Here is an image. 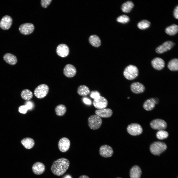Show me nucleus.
<instances>
[{"instance_id":"nucleus-1","label":"nucleus","mask_w":178,"mask_h":178,"mask_svg":"<svg viewBox=\"0 0 178 178\" xmlns=\"http://www.w3.org/2000/svg\"><path fill=\"white\" fill-rule=\"evenodd\" d=\"M70 162L67 159L62 158L54 161L51 168L52 172L54 175L61 176L66 172L69 168Z\"/></svg>"},{"instance_id":"nucleus-2","label":"nucleus","mask_w":178,"mask_h":178,"mask_svg":"<svg viewBox=\"0 0 178 178\" xmlns=\"http://www.w3.org/2000/svg\"><path fill=\"white\" fill-rule=\"evenodd\" d=\"M138 70L136 67L129 65L125 68L123 72L124 77L127 79L132 80L135 79L138 75Z\"/></svg>"},{"instance_id":"nucleus-3","label":"nucleus","mask_w":178,"mask_h":178,"mask_svg":"<svg viewBox=\"0 0 178 178\" xmlns=\"http://www.w3.org/2000/svg\"><path fill=\"white\" fill-rule=\"evenodd\" d=\"M167 147L166 145L163 142L160 141L155 142L150 145V150L153 154L159 156L160 154L166 150Z\"/></svg>"},{"instance_id":"nucleus-4","label":"nucleus","mask_w":178,"mask_h":178,"mask_svg":"<svg viewBox=\"0 0 178 178\" xmlns=\"http://www.w3.org/2000/svg\"><path fill=\"white\" fill-rule=\"evenodd\" d=\"M102 123L101 118L96 115L90 116L88 119V123L90 128L93 130L98 129L101 127Z\"/></svg>"},{"instance_id":"nucleus-5","label":"nucleus","mask_w":178,"mask_h":178,"mask_svg":"<svg viewBox=\"0 0 178 178\" xmlns=\"http://www.w3.org/2000/svg\"><path fill=\"white\" fill-rule=\"evenodd\" d=\"M49 88L46 85L42 84L37 86L35 89L34 94L35 96L39 99L45 97L49 91Z\"/></svg>"},{"instance_id":"nucleus-6","label":"nucleus","mask_w":178,"mask_h":178,"mask_svg":"<svg viewBox=\"0 0 178 178\" xmlns=\"http://www.w3.org/2000/svg\"><path fill=\"white\" fill-rule=\"evenodd\" d=\"M127 130L129 134L133 136L139 135L143 131L141 126L136 123H132L129 125L127 128Z\"/></svg>"},{"instance_id":"nucleus-7","label":"nucleus","mask_w":178,"mask_h":178,"mask_svg":"<svg viewBox=\"0 0 178 178\" xmlns=\"http://www.w3.org/2000/svg\"><path fill=\"white\" fill-rule=\"evenodd\" d=\"M99 152L100 155L105 158L111 157L113 153L112 148L110 146L107 145H103L101 146Z\"/></svg>"},{"instance_id":"nucleus-8","label":"nucleus","mask_w":178,"mask_h":178,"mask_svg":"<svg viewBox=\"0 0 178 178\" xmlns=\"http://www.w3.org/2000/svg\"><path fill=\"white\" fill-rule=\"evenodd\" d=\"M175 44L172 41H166L157 47L156 49V51L158 54L163 53L170 50Z\"/></svg>"},{"instance_id":"nucleus-9","label":"nucleus","mask_w":178,"mask_h":178,"mask_svg":"<svg viewBox=\"0 0 178 178\" xmlns=\"http://www.w3.org/2000/svg\"><path fill=\"white\" fill-rule=\"evenodd\" d=\"M150 125L153 129L160 130L165 129L167 124L164 120L161 119H156L151 122Z\"/></svg>"},{"instance_id":"nucleus-10","label":"nucleus","mask_w":178,"mask_h":178,"mask_svg":"<svg viewBox=\"0 0 178 178\" xmlns=\"http://www.w3.org/2000/svg\"><path fill=\"white\" fill-rule=\"evenodd\" d=\"M93 104L96 108L101 109L105 108L107 106L108 102L106 98L100 96L97 98L94 99Z\"/></svg>"},{"instance_id":"nucleus-11","label":"nucleus","mask_w":178,"mask_h":178,"mask_svg":"<svg viewBox=\"0 0 178 178\" xmlns=\"http://www.w3.org/2000/svg\"><path fill=\"white\" fill-rule=\"evenodd\" d=\"M34 29V25L31 23H25L21 24L19 28L20 32L24 35H28L33 32Z\"/></svg>"},{"instance_id":"nucleus-12","label":"nucleus","mask_w":178,"mask_h":178,"mask_svg":"<svg viewBox=\"0 0 178 178\" xmlns=\"http://www.w3.org/2000/svg\"><path fill=\"white\" fill-rule=\"evenodd\" d=\"M69 49L67 45L64 44H61L58 45L56 49L57 54L62 57H65L69 54Z\"/></svg>"},{"instance_id":"nucleus-13","label":"nucleus","mask_w":178,"mask_h":178,"mask_svg":"<svg viewBox=\"0 0 178 178\" xmlns=\"http://www.w3.org/2000/svg\"><path fill=\"white\" fill-rule=\"evenodd\" d=\"M77 70L75 67L71 64L66 65L63 69V73L66 77L71 78L74 76L76 75Z\"/></svg>"},{"instance_id":"nucleus-14","label":"nucleus","mask_w":178,"mask_h":178,"mask_svg":"<svg viewBox=\"0 0 178 178\" xmlns=\"http://www.w3.org/2000/svg\"><path fill=\"white\" fill-rule=\"evenodd\" d=\"M70 146V141L67 138H62L59 142L58 148L62 152H65L69 150Z\"/></svg>"},{"instance_id":"nucleus-15","label":"nucleus","mask_w":178,"mask_h":178,"mask_svg":"<svg viewBox=\"0 0 178 178\" xmlns=\"http://www.w3.org/2000/svg\"><path fill=\"white\" fill-rule=\"evenodd\" d=\"M12 18L8 15H5L3 17L0 21V27L4 30L9 29L12 23Z\"/></svg>"},{"instance_id":"nucleus-16","label":"nucleus","mask_w":178,"mask_h":178,"mask_svg":"<svg viewBox=\"0 0 178 178\" xmlns=\"http://www.w3.org/2000/svg\"><path fill=\"white\" fill-rule=\"evenodd\" d=\"M158 102V99L157 98H151L145 102L143 104V107L146 110H151L155 107V105L157 104Z\"/></svg>"},{"instance_id":"nucleus-17","label":"nucleus","mask_w":178,"mask_h":178,"mask_svg":"<svg viewBox=\"0 0 178 178\" xmlns=\"http://www.w3.org/2000/svg\"><path fill=\"white\" fill-rule=\"evenodd\" d=\"M151 64L153 67L157 70H161L165 67V63L161 58L157 57L154 58L151 61Z\"/></svg>"},{"instance_id":"nucleus-18","label":"nucleus","mask_w":178,"mask_h":178,"mask_svg":"<svg viewBox=\"0 0 178 178\" xmlns=\"http://www.w3.org/2000/svg\"><path fill=\"white\" fill-rule=\"evenodd\" d=\"M132 91L135 94L141 93L144 91L145 88L142 83L137 82L133 83L131 85Z\"/></svg>"},{"instance_id":"nucleus-19","label":"nucleus","mask_w":178,"mask_h":178,"mask_svg":"<svg viewBox=\"0 0 178 178\" xmlns=\"http://www.w3.org/2000/svg\"><path fill=\"white\" fill-rule=\"evenodd\" d=\"M45 167L44 165L40 162H36L33 165L32 170L33 173L36 175H40L44 171Z\"/></svg>"},{"instance_id":"nucleus-20","label":"nucleus","mask_w":178,"mask_h":178,"mask_svg":"<svg viewBox=\"0 0 178 178\" xmlns=\"http://www.w3.org/2000/svg\"><path fill=\"white\" fill-rule=\"evenodd\" d=\"M95 113L96 115L100 117L107 118L110 117L112 115L113 112L110 108H104L96 110Z\"/></svg>"},{"instance_id":"nucleus-21","label":"nucleus","mask_w":178,"mask_h":178,"mask_svg":"<svg viewBox=\"0 0 178 178\" xmlns=\"http://www.w3.org/2000/svg\"><path fill=\"white\" fill-rule=\"evenodd\" d=\"M3 58L6 63L12 65H15L17 62V59L16 56L10 53L5 54L3 55Z\"/></svg>"},{"instance_id":"nucleus-22","label":"nucleus","mask_w":178,"mask_h":178,"mask_svg":"<svg viewBox=\"0 0 178 178\" xmlns=\"http://www.w3.org/2000/svg\"><path fill=\"white\" fill-rule=\"evenodd\" d=\"M142 173L141 170L139 167L135 165L131 169L130 173L131 178H140Z\"/></svg>"},{"instance_id":"nucleus-23","label":"nucleus","mask_w":178,"mask_h":178,"mask_svg":"<svg viewBox=\"0 0 178 178\" xmlns=\"http://www.w3.org/2000/svg\"><path fill=\"white\" fill-rule=\"evenodd\" d=\"M89 41L92 46L95 47H98L101 45V40L99 37L96 35L90 36L89 38Z\"/></svg>"},{"instance_id":"nucleus-24","label":"nucleus","mask_w":178,"mask_h":178,"mask_svg":"<svg viewBox=\"0 0 178 178\" xmlns=\"http://www.w3.org/2000/svg\"><path fill=\"white\" fill-rule=\"evenodd\" d=\"M21 142L24 147L27 149L32 148L35 144V142L33 139L29 137L23 138L21 140Z\"/></svg>"},{"instance_id":"nucleus-25","label":"nucleus","mask_w":178,"mask_h":178,"mask_svg":"<svg viewBox=\"0 0 178 178\" xmlns=\"http://www.w3.org/2000/svg\"><path fill=\"white\" fill-rule=\"evenodd\" d=\"M134 6L133 2L131 1H127L123 4L121 7L122 11L125 13L130 12Z\"/></svg>"},{"instance_id":"nucleus-26","label":"nucleus","mask_w":178,"mask_h":178,"mask_svg":"<svg viewBox=\"0 0 178 178\" xmlns=\"http://www.w3.org/2000/svg\"><path fill=\"white\" fill-rule=\"evenodd\" d=\"M77 91L78 93L81 96H86L89 94L90 92L89 88L84 85L79 86L78 88Z\"/></svg>"},{"instance_id":"nucleus-27","label":"nucleus","mask_w":178,"mask_h":178,"mask_svg":"<svg viewBox=\"0 0 178 178\" xmlns=\"http://www.w3.org/2000/svg\"><path fill=\"white\" fill-rule=\"evenodd\" d=\"M178 31V26L176 24H173L167 27L165 29V32L168 35H174L176 34Z\"/></svg>"},{"instance_id":"nucleus-28","label":"nucleus","mask_w":178,"mask_h":178,"mask_svg":"<svg viewBox=\"0 0 178 178\" xmlns=\"http://www.w3.org/2000/svg\"><path fill=\"white\" fill-rule=\"evenodd\" d=\"M167 67L172 71H177L178 70V59L174 58L171 60L168 63Z\"/></svg>"},{"instance_id":"nucleus-29","label":"nucleus","mask_w":178,"mask_h":178,"mask_svg":"<svg viewBox=\"0 0 178 178\" xmlns=\"http://www.w3.org/2000/svg\"><path fill=\"white\" fill-rule=\"evenodd\" d=\"M21 96L23 99L29 101L32 98L33 94L32 92L29 89H25L21 92Z\"/></svg>"},{"instance_id":"nucleus-30","label":"nucleus","mask_w":178,"mask_h":178,"mask_svg":"<svg viewBox=\"0 0 178 178\" xmlns=\"http://www.w3.org/2000/svg\"><path fill=\"white\" fill-rule=\"evenodd\" d=\"M55 110L57 115L62 116L65 113L66 111V108L64 105L60 104L56 107Z\"/></svg>"},{"instance_id":"nucleus-31","label":"nucleus","mask_w":178,"mask_h":178,"mask_svg":"<svg viewBox=\"0 0 178 178\" xmlns=\"http://www.w3.org/2000/svg\"><path fill=\"white\" fill-rule=\"evenodd\" d=\"M151 23L146 20H144L139 22L137 24V26L138 28L144 30L149 28L150 26Z\"/></svg>"},{"instance_id":"nucleus-32","label":"nucleus","mask_w":178,"mask_h":178,"mask_svg":"<svg viewBox=\"0 0 178 178\" xmlns=\"http://www.w3.org/2000/svg\"><path fill=\"white\" fill-rule=\"evenodd\" d=\"M156 135L158 139L162 140L167 138L169 134L166 131L164 130H160L157 133Z\"/></svg>"},{"instance_id":"nucleus-33","label":"nucleus","mask_w":178,"mask_h":178,"mask_svg":"<svg viewBox=\"0 0 178 178\" xmlns=\"http://www.w3.org/2000/svg\"><path fill=\"white\" fill-rule=\"evenodd\" d=\"M130 20L129 17L127 15H125L120 16L116 19V21L117 22L123 24L128 23Z\"/></svg>"},{"instance_id":"nucleus-34","label":"nucleus","mask_w":178,"mask_h":178,"mask_svg":"<svg viewBox=\"0 0 178 178\" xmlns=\"http://www.w3.org/2000/svg\"><path fill=\"white\" fill-rule=\"evenodd\" d=\"M100 96V93L97 91H91L90 95V97L94 99L97 98Z\"/></svg>"},{"instance_id":"nucleus-35","label":"nucleus","mask_w":178,"mask_h":178,"mask_svg":"<svg viewBox=\"0 0 178 178\" xmlns=\"http://www.w3.org/2000/svg\"><path fill=\"white\" fill-rule=\"evenodd\" d=\"M52 0H42L41 4L42 7L46 8L50 4Z\"/></svg>"},{"instance_id":"nucleus-36","label":"nucleus","mask_w":178,"mask_h":178,"mask_svg":"<svg viewBox=\"0 0 178 178\" xmlns=\"http://www.w3.org/2000/svg\"><path fill=\"white\" fill-rule=\"evenodd\" d=\"M28 110L25 105L21 106L19 108V111L22 114H25L27 112Z\"/></svg>"},{"instance_id":"nucleus-37","label":"nucleus","mask_w":178,"mask_h":178,"mask_svg":"<svg viewBox=\"0 0 178 178\" xmlns=\"http://www.w3.org/2000/svg\"><path fill=\"white\" fill-rule=\"evenodd\" d=\"M25 105L28 110H30L34 107V104L32 102L30 101H27L25 103Z\"/></svg>"},{"instance_id":"nucleus-38","label":"nucleus","mask_w":178,"mask_h":178,"mask_svg":"<svg viewBox=\"0 0 178 178\" xmlns=\"http://www.w3.org/2000/svg\"><path fill=\"white\" fill-rule=\"evenodd\" d=\"M83 102L86 104L88 105H90L91 104V100L86 97H84L83 99Z\"/></svg>"},{"instance_id":"nucleus-39","label":"nucleus","mask_w":178,"mask_h":178,"mask_svg":"<svg viewBox=\"0 0 178 178\" xmlns=\"http://www.w3.org/2000/svg\"><path fill=\"white\" fill-rule=\"evenodd\" d=\"M173 15L176 19L178 18V6L177 5L175 8L173 12Z\"/></svg>"},{"instance_id":"nucleus-40","label":"nucleus","mask_w":178,"mask_h":178,"mask_svg":"<svg viewBox=\"0 0 178 178\" xmlns=\"http://www.w3.org/2000/svg\"><path fill=\"white\" fill-rule=\"evenodd\" d=\"M78 178H89L87 176L82 175L80 176Z\"/></svg>"},{"instance_id":"nucleus-41","label":"nucleus","mask_w":178,"mask_h":178,"mask_svg":"<svg viewBox=\"0 0 178 178\" xmlns=\"http://www.w3.org/2000/svg\"><path fill=\"white\" fill-rule=\"evenodd\" d=\"M63 178H72L70 175H67L65 176Z\"/></svg>"},{"instance_id":"nucleus-42","label":"nucleus","mask_w":178,"mask_h":178,"mask_svg":"<svg viewBox=\"0 0 178 178\" xmlns=\"http://www.w3.org/2000/svg\"><path fill=\"white\" fill-rule=\"evenodd\" d=\"M120 178V177H117V178Z\"/></svg>"}]
</instances>
